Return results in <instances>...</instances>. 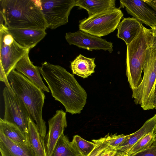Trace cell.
Returning <instances> with one entry per match:
<instances>
[{"label":"cell","instance_id":"obj_1","mask_svg":"<svg viewBox=\"0 0 156 156\" xmlns=\"http://www.w3.org/2000/svg\"><path fill=\"white\" fill-rule=\"evenodd\" d=\"M38 68L52 96L63 105L66 112L80 113L87 103V94L74 75L62 67L46 62Z\"/></svg>","mask_w":156,"mask_h":156},{"label":"cell","instance_id":"obj_2","mask_svg":"<svg viewBox=\"0 0 156 156\" xmlns=\"http://www.w3.org/2000/svg\"><path fill=\"white\" fill-rule=\"evenodd\" d=\"M0 15L7 27L45 30L48 26L34 0H0Z\"/></svg>","mask_w":156,"mask_h":156},{"label":"cell","instance_id":"obj_3","mask_svg":"<svg viewBox=\"0 0 156 156\" xmlns=\"http://www.w3.org/2000/svg\"><path fill=\"white\" fill-rule=\"evenodd\" d=\"M8 78L15 93L25 105L30 118L35 122L41 136L44 139L46 126L42 116L45 98L43 91L15 69L10 72Z\"/></svg>","mask_w":156,"mask_h":156},{"label":"cell","instance_id":"obj_4","mask_svg":"<svg viewBox=\"0 0 156 156\" xmlns=\"http://www.w3.org/2000/svg\"><path fill=\"white\" fill-rule=\"evenodd\" d=\"M153 38L150 29L143 25L136 38L126 45V75L132 90L138 86L142 80L147 51Z\"/></svg>","mask_w":156,"mask_h":156},{"label":"cell","instance_id":"obj_5","mask_svg":"<svg viewBox=\"0 0 156 156\" xmlns=\"http://www.w3.org/2000/svg\"><path fill=\"white\" fill-rule=\"evenodd\" d=\"M144 69L141 82L132 90V97L135 104L140 105L143 110L153 109L156 82V50L150 47L147 49Z\"/></svg>","mask_w":156,"mask_h":156},{"label":"cell","instance_id":"obj_6","mask_svg":"<svg viewBox=\"0 0 156 156\" xmlns=\"http://www.w3.org/2000/svg\"><path fill=\"white\" fill-rule=\"evenodd\" d=\"M124 14L120 8L104 11L79 21V30L99 37L117 29Z\"/></svg>","mask_w":156,"mask_h":156},{"label":"cell","instance_id":"obj_7","mask_svg":"<svg viewBox=\"0 0 156 156\" xmlns=\"http://www.w3.org/2000/svg\"><path fill=\"white\" fill-rule=\"evenodd\" d=\"M0 64L8 77L15 69L18 61L30 49L18 44L4 24H0Z\"/></svg>","mask_w":156,"mask_h":156},{"label":"cell","instance_id":"obj_8","mask_svg":"<svg viewBox=\"0 0 156 156\" xmlns=\"http://www.w3.org/2000/svg\"><path fill=\"white\" fill-rule=\"evenodd\" d=\"M40 8L48 28L55 29L68 22L71 11L76 0H34Z\"/></svg>","mask_w":156,"mask_h":156},{"label":"cell","instance_id":"obj_9","mask_svg":"<svg viewBox=\"0 0 156 156\" xmlns=\"http://www.w3.org/2000/svg\"><path fill=\"white\" fill-rule=\"evenodd\" d=\"M5 112L3 119L16 126L27 137L29 116L25 105L6 87L3 90Z\"/></svg>","mask_w":156,"mask_h":156},{"label":"cell","instance_id":"obj_10","mask_svg":"<svg viewBox=\"0 0 156 156\" xmlns=\"http://www.w3.org/2000/svg\"><path fill=\"white\" fill-rule=\"evenodd\" d=\"M65 37L69 45H74L80 48L90 51L102 50L110 53L113 51L112 42L80 30L73 33H66Z\"/></svg>","mask_w":156,"mask_h":156},{"label":"cell","instance_id":"obj_11","mask_svg":"<svg viewBox=\"0 0 156 156\" xmlns=\"http://www.w3.org/2000/svg\"><path fill=\"white\" fill-rule=\"evenodd\" d=\"M49 130L44 140L47 156H51L55 146L67 126L66 113L62 110H58L48 121Z\"/></svg>","mask_w":156,"mask_h":156},{"label":"cell","instance_id":"obj_12","mask_svg":"<svg viewBox=\"0 0 156 156\" xmlns=\"http://www.w3.org/2000/svg\"><path fill=\"white\" fill-rule=\"evenodd\" d=\"M120 7L125 8L127 13L141 23L150 27L156 24V12L144 0H120Z\"/></svg>","mask_w":156,"mask_h":156},{"label":"cell","instance_id":"obj_13","mask_svg":"<svg viewBox=\"0 0 156 156\" xmlns=\"http://www.w3.org/2000/svg\"><path fill=\"white\" fill-rule=\"evenodd\" d=\"M7 28L18 44L30 49L35 46L47 34L44 30Z\"/></svg>","mask_w":156,"mask_h":156},{"label":"cell","instance_id":"obj_14","mask_svg":"<svg viewBox=\"0 0 156 156\" xmlns=\"http://www.w3.org/2000/svg\"><path fill=\"white\" fill-rule=\"evenodd\" d=\"M0 156H37L28 140L25 143L15 142L0 132Z\"/></svg>","mask_w":156,"mask_h":156},{"label":"cell","instance_id":"obj_15","mask_svg":"<svg viewBox=\"0 0 156 156\" xmlns=\"http://www.w3.org/2000/svg\"><path fill=\"white\" fill-rule=\"evenodd\" d=\"M28 50L16 64L15 69L27 77L43 91L49 92L48 88L43 82L38 67L34 66L30 61Z\"/></svg>","mask_w":156,"mask_h":156},{"label":"cell","instance_id":"obj_16","mask_svg":"<svg viewBox=\"0 0 156 156\" xmlns=\"http://www.w3.org/2000/svg\"><path fill=\"white\" fill-rule=\"evenodd\" d=\"M156 128V114L147 120L142 126L135 132L127 135L123 142L115 148L118 151L127 154L133 146L144 136L154 130Z\"/></svg>","mask_w":156,"mask_h":156},{"label":"cell","instance_id":"obj_17","mask_svg":"<svg viewBox=\"0 0 156 156\" xmlns=\"http://www.w3.org/2000/svg\"><path fill=\"white\" fill-rule=\"evenodd\" d=\"M142 26L141 23L133 17L124 18L117 28V36L128 44L136 38Z\"/></svg>","mask_w":156,"mask_h":156},{"label":"cell","instance_id":"obj_18","mask_svg":"<svg viewBox=\"0 0 156 156\" xmlns=\"http://www.w3.org/2000/svg\"><path fill=\"white\" fill-rule=\"evenodd\" d=\"M115 0H76L75 5L87 11L89 16L116 8Z\"/></svg>","mask_w":156,"mask_h":156},{"label":"cell","instance_id":"obj_19","mask_svg":"<svg viewBox=\"0 0 156 156\" xmlns=\"http://www.w3.org/2000/svg\"><path fill=\"white\" fill-rule=\"evenodd\" d=\"M95 58H89L80 54L73 61L70 67L73 73L83 78H87L95 72Z\"/></svg>","mask_w":156,"mask_h":156},{"label":"cell","instance_id":"obj_20","mask_svg":"<svg viewBox=\"0 0 156 156\" xmlns=\"http://www.w3.org/2000/svg\"><path fill=\"white\" fill-rule=\"evenodd\" d=\"M27 137L28 141L37 156H47L44 139L41 136L35 122L29 117Z\"/></svg>","mask_w":156,"mask_h":156},{"label":"cell","instance_id":"obj_21","mask_svg":"<svg viewBox=\"0 0 156 156\" xmlns=\"http://www.w3.org/2000/svg\"><path fill=\"white\" fill-rule=\"evenodd\" d=\"M0 132L11 140L17 143H25L28 137L16 125L0 119Z\"/></svg>","mask_w":156,"mask_h":156},{"label":"cell","instance_id":"obj_22","mask_svg":"<svg viewBox=\"0 0 156 156\" xmlns=\"http://www.w3.org/2000/svg\"><path fill=\"white\" fill-rule=\"evenodd\" d=\"M51 156H81L73 146L72 142L63 133L58 140Z\"/></svg>","mask_w":156,"mask_h":156},{"label":"cell","instance_id":"obj_23","mask_svg":"<svg viewBox=\"0 0 156 156\" xmlns=\"http://www.w3.org/2000/svg\"><path fill=\"white\" fill-rule=\"evenodd\" d=\"M154 130L146 135L138 141L128 153V156H133L149 148L155 141Z\"/></svg>","mask_w":156,"mask_h":156},{"label":"cell","instance_id":"obj_24","mask_svg":"<svg viewBox=\"0 0 156 156\" xmlns=\"http://www.w3.org/2000/svg\"><path fill=\"white\" fill-rule=\"evenodd\" d=\"M71 142L74 147L81 156H87L96 146L94 142L88 141L78 135L74 136Z\"/></svg>","mask_w":156,"mask_h":156},{"label":"cell","instance_id":"obj_25","mask_svg":"<svg viewBox=\"0 0 156 156\" xmlns=\"http://www.w3.org/2000/svg\"><path fill=\"white\" fill-rule=\"evenodd\" d=\"M127 135L108 133L104 137L105 141L109 146L115 149L121 145L126 139Z\"/></svg>","mask_w":156,"mask_h":156},{"label":"cell","instance_id":"obj_26","mask_svg":"<svg viewBox=\"0 0 156 156\" xmlns=\"http://www.w3.org/2000/svg\"><path fill=\"white\" fill-rule=\"evenodd\" d=\"M92 140L95 144L96 146L87 156H100L103 152L111 147L105 141L104 137Z\"/></svg>","mask_w":156,"mask_h":156},{"label":"cell","instance_id":"obj_27","mask_svg":"<svg viewBox=\"0 0 156 156\" xmlns=\"http://www.w3.org/2000/svg\"><path fill=\"white\" fill-rule=\"evenodd\" d=\"M0 80L5 83L6 87L8 88L10 92L13 95H15V94L13 90L10 83L9 82L8 77L6 76L2 66L1 64H0Z\"/></svg>","mask_w":156,"mask_h":156},{"label":"cell","instance_id":"obj_28","mask_svg":"<svg viewBox=\"0 0 156 156\" xmlns=\"http://www.w3.org/2000/svg\"><path fill=\"white\" fill-rule=\"evenodd\" d=\"M133 156H156V142L155 141L148 149Z\"/></svg>","mask_w":156,"mask_h":156},{"label":"cell","instance_id":"obj_29","mask_svg":"<svg viewBox=\"0 0 156 156\" xmlns=\"http://www.w3.org/2000/svg\"><path fill=\"white\" fill-rule=\"evenodd\" d=\"M117 152L115 148L110 147L103 152L100 156H114Z\"/></svg>","mask_w":156,"mask_h":156},{"label":"cell","instance_id":"obj_30","mask_svg":"<svg viewBox=\"0 0 156 156\" xmlns=\"http://www.w3.org/2000/svg\"><path fill=\"white\" fill-rule=\"evenodd\" d=\"M144 1L156 11V0H144Z\"/></svg>","mask_w":156,"mask_h":156},{"label":"cell","instance_id":"obj_31","mask_svg":"<svg viewBox=\"0 0 156 156\" xmlns=\"http://www.w3.org/2000/svg\"><path fill=\"white\" fill-rule=\"evenodd\" d=\"M150 48L153 50H156V37L153 36L152 41Z\"/></svg>","mask_w":156,"mask_h":156},{"label":"cell","instance_id":"obj_32","mask_svg":"<svg viewBox=\"0 0 156 156\" xmlns=\"http://www.w3.org/2000/svg\"><path fill=\"white\" fill-rule=\"evenodd\" d=\"M150 29L152 34L154 37H156V24H155L151 27Z\"/></svg>","mask_w":156,"mask_h":156},{"label":"cell","instance_id":"obj_33","mask_svg":"<svg viewBox=\"0 0 156 156\" xmlns=\"http://www.w3.org/2000/svg\"><path fill=\"white\" fill-rule=\"evenodd\" d=\"M154 96L153 101V106L154 109L156 110V82L155 84L154 90Z\"/></svg>","mask_w":156,"mask_h":156},{"label":"cell","instance_id":"obj_34","mask_svg":"<svg viewBox=\"0 0 156 156\" xmlns=\"http://www.w3.org/2000/svg\"><path fill=\"white\" fill-rule=\"evenodd\" d=\"M114 156H128L127 154L122 152L118 151Z\"/></svg>","mask_w":156,"mask_h":156},{"label":"cell","instance_id":"obj_35","mask_svg":"<svg viewBox=\"0 0 156 156\" xmlns=\"http://www.w3.org/2000/svg\"><path fill=\"white\" fill-rule=\"evenodd\" d=\"M154 133L155 135V141L156 142V128L154 130Z\"/></svg>","mask_w":156,"mask_h":156}]
</instances>
